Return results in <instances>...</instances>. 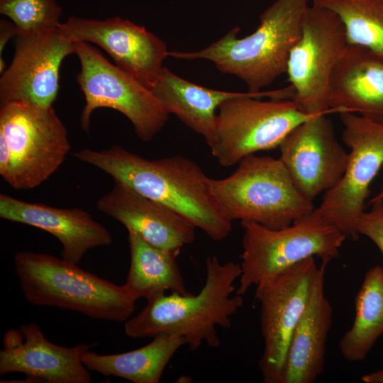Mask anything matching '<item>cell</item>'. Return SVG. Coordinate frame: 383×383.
<instances>
[{"label":"cell","mask_w":383,"mask_h":383,"mask_svg":"<svg viewBox=\"0 0 383 383\" xmlns=\"http://www.w3.org/2000/svg\"><path fill=\"white\" fill-rule=\"evenodd\" d=\"M73 155L173 210L213 240L225 239L232 230V221L212 194L210 178L189 158L148 160L119 145L100 151L85 148Z\"/></svg>","instance_id":"obj_1"},{"label":"cell","mask_w":383,"mask_h":383,"mask_svg":"<svg viewBox=\"0 0 383 383\" xmlns=\"http://www.w3.org/2000/svg\"><path fill=\"white\" fill-rule=\"evenodd\" d=\"M240 263H222L216 255L206 260V279L199 294H163L147 300L140 313L125 321L132 338H153L160 333L181 336L191 350L205 343L218 348L216 328H230L231 317L243 306L240 294L232 295L241 275Z\"/></svg>","instance_id":"obj_2"},{"label":"cell","mask_w":383,"mask_h":383,"mask_svg":"<svg viewBox=\"0 0 383 383\" xmlns=\"http://www.w3.org/2000/svg\"><path fill=\"white\" fill-rule=\"evenodd\" d=\"M309 6V0H276L260 15V24L250 35L239 38L240 28L234 27L201 50L169 52L168 55L211 61L220 72L243 80L248 91L259 92L287 72Z\"/></svg>","instance_id":"obj_3"},{"label":"cell","mask_w":383,"mask_h":383,"mask_svg":"<svg viewBox=\"0 0 383 383\" xmlns=\"http://www.w3.org/2000/svg\"><path fill=\"white\" fill-rule=\"evenodd\" d=\"M14 268L26 299L39 306L69 309L96 319L122 322L131 318L138 299L117 285L55 256L21 251Z\"/></svg>","instance_id":"obj_4"},{"label":"cell","mask_w":383,"mask_h":383,"mask_svg":"<svg viewBox=\"0 0 383 383\" xmlns=\"http://www.w3.org/2000/svg\"><path fill=\"white\" fill-rule=\"evenodd\" d=\"M70 149L68 133L52 106L28 101L1 103L0 175L16 189L47 180Z\"/></svg>","instance_id":"obj_5"},{"label":"cell","mask_w":383,"mask_h":383,"mask_svg":"<svg viewBox=\"0 0 383 383\" xmlns=\"http://www.w3.org/2000/svg\"><path fill=\"white\" fill-rule=\"evenodd\" d=\"M216 201L231 221H250L272 229L297 222L314 209L295 187L279 158L243 157L223 179H209Z\"/></svg>","instance_id":"obj_6"},{"label":"cell","mask_w":383,"mask_h":383,"mask_svg":"<svg viewBox=\"0 0 383 383\" xmlns=\"http://www.w3.org/2000/svg\"><path fill=\"white\" fill-rule=\"evenodd\" d=\"M282 89L243 93L221 104L211 155L223 167L279 146L296 126L316 115L301 111Z\"/></svg>","instance_id":"obj_7"},{"label":"cell","mask_w":383,"mask_h":383,"mask_svg":"<svg viewBox=\"0 0 383 383\" xmlns=\"http://www.w3.org/2000/svg\"><path fill=\"white\" fill-rule=\"evenodd\" d=\"M244 230L241 275L236 294L243 296L292 266L310 257L331 261L339 256L347 237L338 228L309 214L279 229L241 221Z\"/></svg>","instance_id":"obj_8"},{"label":"cell","mask_w":383,"mask_h":383,"mask_svg":"<svg viewBox=\"0 0 383 383\" xmlns=\"http://www.w3.org/2000/svg\"><path fill=\"white\" fill-rule=\"evenodd\" d=\"M80 62L77 82L85 98L80 117L83 130L89 131L91 113L110 108L123 113L144 142L162 131L169 113L152 91L107 60L88 43L74 42Z\"/></svg>","instance_id":"obj_9"},{"label":"cell","mask_w":383,"mask_h":383,"mask_svg":"<svg viewBox=\"0 0 383 383\" xmlns=\"http://www.w3.org/2000/svg\"><path fill=\"white\" fill-rule=\"evenodd\" d=\"M339 115L343 140L350 149L348 165L338 183L324 193L311 213L356 240L357 221L365 211L371 183L383 165V123L349 112Z\"/></svg>","instance_id":"obj_10"},{"label":"cell","mask_w":383,"mask_h":383,"mask_svg":"<svg viewBox=\"0 0 383 383\" xmlns=\"http://www.w3.org/2000/svg\"><path fill=\"white\" fill-rule=\"evenodd\" d=\"M348 45L338 16L328 9L309 5L286 72L294 90L292 100L301 111L309 115L332 112L328 106L329 82Z\"/></svg>","instance_id":"obj_11"},{"label":"cell","mask_w":383,"mask_h":383,"mask_svg":"<svg viewBox=\"0 0 383 383\" xmlns=\"http://www.w3.org/2000/svg\"><path fill=\"white\" fill-rule=\"evenodd\" d=\"M319 267L315 257H310L256 287L264 342L259 366L265 383H280L292 333L306 307Z\"/></svg>","instance_id":"obj_12"},{"label":"cell","mask_w":383,"mask_h":383,"mask_svg":"<svg viewBox=\"0 0 383 383\" xmlns=\"http://www.w3.org/2000/svg\"><path fill=\"white\" fill-rule=\"evenodd\" d=\"M58 28L70 41L93 43L103 48L118 67L149 89L159 79L169 56L160 38L118 16L103 20L70 16Z\"/></svg>","instance_id":"obj_13"},{"label":"cell","mask_w":383,"mask_h":383,"mask_svg":"<svg viewBox=\"0 0 383 383\" xmlns=\"http://www.w3.org/2000/svg\"><path fill=\"white\" fill-rule=\"evenodd\" d=\"M10 65L0 78V101H28L50 106L60 88L64 59L75 52L74 42L65 39L58 27L16 37Z\"/></svg>","instance_id":"obj_14"},{"label":"cell","mask_w":383,"mask_h":383,"mask_svg":"<svg viewBox=\"0 0 383 383\" xmlns=\"http://www.w3.org/2000/svg\"><path fill=\"white\" fill-rule=\"evenodd\" d=\"M326 114L313 116L293 129L279 145V159L307 200L335 187L344 174L349 154L338 141Z\"/></svg>","instance_id":"obj_15"},{"label":"cell","mask_w":383,"mask_h":383,"mask_svg":"<svg viewBox=\"0 0 383 383\" xmlns=\"http://www.w3.org/2000/svg\"><path fill=\"white\" fill-rule=\"evenodd\" d=\"M96 206L128 231L162 249L179 253L183 246L196 238V228L187 219L120 182H115L112 189L98 200Z\"/></svg>","instance_id":"obj_16"},{"label":"cell","mask_w":383,"mask_h":383,"mask_svg":"<svg viewBox=\"0 0 383 383\" xmlns=\"http://www.w3.org/2000/svg\"><path fill=\"white\" fill-rule=\"evenodd\" d=\"M0 217L50 233L62 244V258L77 265L89 250L112 243L110 232L80 208H56L1 194Z\"/></svg>","instance_id":"obj_17"},{"label":"cell","mask_w":383,"mask_h":383,"mask_svg":"<svg viewBox=\"0 0 383 383\" xmlns=\"http://www.w3.org/2000/svg\"><path fill=\"white\" fill-rule=\"evenodd\" d=\"M23 339L0 351V375L20 372L48 383H89L91 377L83 356L93 344L73 347L49 341L35 323L23 324Z\"/></svg>","instance_id":"obj_18"},{"label":"cell","mask_w":383,"mask_h":383,"mask_svg":"<svg viewBox=\"0 0 383 383\" xmlns=\"http://www.w3.org/2000/svg\"><path fill=\"white\" fill-rule=\"evenodd\" d=\"M328 106L383 123V60L369 50L348 45L329 82Z\"/></svg>","instance_id":"obj_19"},{"label":"cell","mask_w":383,"mask_h":383,"mask_svg":"<svg viewBox=\"0 0 383 383\" xmlns=\"http://www.w3.org/2000/svg\"><path fill=\"white\" fill-rule=\"evenodd\" d=\"M328 262L323 260L319 267L306 307L292 333L280 383H313L323 371L333 316L324 290Z\"/></svg>","instance_id":"obj_20"},{"label":"cell","mask_w":383,"mask_h":383,"mask_svg":"<svg viewBox=\"0 0 383 383\" xmlns=\"http://www.w3.org/2000/svg\"><path fill=\"white\" fill-rule=\"evenodd\" d=\"M150 90L169 114H174L188 128L201 135L209 147L216 137V111L226 100L243 94L200 86L180 77L166 67Z\"/></svg>","instance_id":"obj_21"},{"label":"cell","mask_w":383,"mask_h":383,"mask_svg":"<svg viewBox=\"0 0 383 383\" xmlns=\"http://www.w3.org/2000/svg\"><path fill=\"white\" fill-rule=\"evenodd\" d=\"M186 345L184 338L160 333L148 344L134 350L100 355L90 350L83 356L89 370L104 376H114L133 383H158L176 352Z\"/></svg>","instance_id":"obj_22"},{"label":"cell","mask_w":383,"mask_h":383,"mask_svg":"<svg viewBox=\"0 0 383 383\" xmlns=\"http://www.w3.org/2000/svg\"><path fill=\"white\" fill-rule=\"evenodd\" d=\"M131 264L125 286L138 298L146 300L167 291L187 295L177 262L179 253L155 247L128 231Z\"/></svg>","instance_id":"obj_23"},{"label":"cell","mask_w":383,"mask_h":383,"mask_svg":"<svg viewBox=\"0 0 383 383\" xmlns=\"http://www.w3.org/2000/svg\"><path fill=\"white\" fill-rule=\"evenodd\" d=\"M355 314L350 328L339 342L343 357L350 362L365 359L383 335V267L375 265L365 273L355 296Z\"/></svg>","instance_id":"obj_24"},{"label":"cell","mask_w":383,"mask_h":383,"mask_svg":"<svg viewBox=\"0 0 383 383\" xmlns=\"http://www.w3.org/2000/svg\"><path fill=\"white\" fill-rule=\"evenodd\" d=\"M335 13L348 45L365 48L383 60V0H313Z\"/></svg>","instance_id":"obj_25"},{"label":"cell","mask_w":383,"mask_h":383,"mask_svg":"<svg viewBox=\"0 0 383 383\" xmlns=\"http://www.w3.org/2000/svg\"><path fill=\"white\" fill-rule=\"evenodd\" d=\"M0 13L20 33L58 27L62 9L55 0H0Z\"/></svg>","instance_id":"obj_26"},{"label":"cell","mask_w":383,"mask_h":383,"mask_svg":"<svg viewBox=\"0 0 383 383\" xmlns=\"http://www.w3.org/2000/svg\"><path fill=\"white\" fill-rule=\"evenodd\" d=\"M371 209L364 211L360 216L356 231L370 238L383 255V199H372Z\"/></svg>","instance_id":"obj_27"},{"label":"cell","mask_w":383,"mask_h":383,"mask_svg":"<svg viewBox=\"0 0 383 383\" xmlns=\"http://www.w3.org/2000/svg\"><path fill=\"white\" fill-rule=\"evenodd\" d=\"M18 34L17 27L11 21L1 19L0 21V60L6 44L13 37Z\"/></svg>","instance_id":"obj_28"},{"label":"cell","mask_w":383,"mask_h":383,"mask_svg":"<svg viewBox=\"0 0 383 383\" xmlns=\"http://www.w3.org/2000/svg\"><path fill=\"white\" fill-rule=\"evenodd\" d=\"M362 381L365 383H383V370L363 375Z\"/></svg>","instance_id":"obj_29"},{"label":"cell","mask_w":383,"mask_h":383,"mask_svg":"<svg viewBox=\"0 0 383 383\" xmlns=\"http://www.w3.org/2000/svg\"><path fill=\"white\" fill-rule=\"evenodd\" d=\"M373 199H383V189L377 196H375Z\"/></svg>","instance_id":"obj_30"}]
</instances>
